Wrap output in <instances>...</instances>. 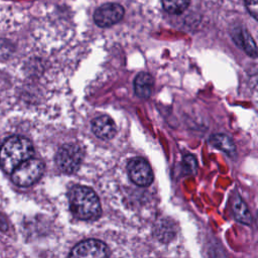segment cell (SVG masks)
Listing matches in <instances>:
<instances>
[{"mask_svg": "<svg viewBox=\"0 0 258 258\" xmlns=\"http://www.w3.org/2000/svg\"><path fill=\"white\" fill-rule=\"evenodd\" d=\"M83 156V149L78 144L67 143L58 149L55 155V162L62 172L71 174L79 169Z\"/></svg>", "mask_w": 258, "mask_h": 258, "instance_id": "4", "label": "cell"}, {"mask_svg": "<svg viewBox=\"0 0 258 258\" xmlns=\"http://www.w3.org/2000/svg\"><path fill=\"white\" fill-rule=\"evenodd\" d=\"M70 209L72 214L80 220L92 221L101 215V204L96 192L84 185H77L70 195Z\"/></svg>", "mask_w": 258, "mask_h": 258, "instance_id": "2", "label": "cell"}, {"mask_svg": "<svg viewBox=\"0 0 258 258\" xmlns=\"http://www.w3.org/2000/svg\"><path fill=\"white\" fill-rule=\"evenodd\" d=\"M92 131L100 139H111L116 134V126L113 119L109 116L103 115L97 117L92 122Z\"/></svg>", "mask_w": 258, "mask_h": 258, "instance_id": "8", "label": "cell"}, {"mask_svg": "<svg viewBox=\"0 0 258 258\" xmlns=\"http://www.w3.org/2000/svg\"><path fill=\"white\" fill-rule=\"evenodd\" d=\"M190 0H161L163 9L170 14H180L188 6Z\"/></svg>", "mask_w": 258, "mask_h": 258, "instance_id": "12", "label": "cell"}, {"mask_svg": "<svg viewBox=\"0 0 258 258\" xmlns=\"http://www.w3.org/2000/svg\"><path fill=\"white\" fill-rule=\"evenodd\" d=\"M233 213L235 218L239 222L246 225H250L252 223L251 214L248 211L247 206L239 196H236L233 201Z\"/></svg>", "mask_w": 258, "mask_h": 258, "instance_id": "10", "label": "cell"}, {"mask_svg": "<svg viewBox=\"0 0 258 258\" xmlns=\"http://www.w3.org/2000/svg\"><path fill=\"white\" fill-rule=\"evenodd\" d=\"M210 142L213 146L223 150L229 155H233L235 153L236 147L234 142L230 137L224 134H215L210 138Z\"/></svg>", "mask_w": 258, "mask_h": 258, "instance_id": "11", "label": "cell"}, {"mask_svg": "<svg viewBox=\"0 0 258 258\" xmlns=\"http://www.w3.org/2000/svg\"><path fill=\"white\" fill-rule=\"evenodd\" d=\"M130 179L137 185L148 186L153 181V172L150 164L142 157L132 158L127 166Z\"/></svg>", "mask_w": 258, "mask_h": 258, "instance_id": "6", "label": "cell"}, {"mask_svg": "<svg viewBox=\"0 0 258 258\" xmlns=\"http://www.w3.org/2000/svg\"><path fill=\"white\" fill-rule=\"evenodd\" d=\"M44 171V164L37 158H29L20 163L11 173L12 181L19 186H29L35 183Z\"/></svg>", "mask_w": 258, "mask_h": 258, "instance_id": "3", "label": "cell"}, {"mask_svg": "<svg viewBox=\"0 0 258 258\" xmlns=\"http://www.w3.org/2000/svg\"><path fill=\"white\" fill-rule=\"evenodd\" d=\"M258 1L257 0H245V6L248 12L254 19L258 18Z\"/></svg>", "mask_w": 258, "mask_h": 258, "instance_id": "13", "label": "cell"}, {"mask_svg": "<svg viewBox=\"0 0 258 258\" xmlns=\"http://www.w3.org/2000/svg\"><path fill=\"white\" fill-rule=\"evenodd\" d=\"M124 16V8L117 3H106L100 6L95 14V23L100 27H109L119 22Z\"/></svg>", "mask_w": 258, "mask_h": 258, "instance_id": "7", "label": "cell"}, {"mask_svg": "<svg viewBox=\"0 0 258 258\" xmlns=\"http://www.w3.org/2000/svg\"><path fill=\"white\" fill-rule=\"evenodd\" d=\"M69 258H109V249L104 242L89 239L78 243L72 249Z\"/></svg>", "mask_w": 258, "mask_h": 258, "instance_id": "5", "label": "cell"}, {"mask_svg": "<svg viewBox=\"0 0 258 258\" xmlns=\"http://www.w3.org/2000/svg\"><path fill=\"white\" fill-rule=\"evenodd\" d=\"M32 143L23 136H11L0 147V165L5 172L11 173L20 163L33 155Z\"/></svg>", "mask_w": 258, "mask_h": 258, "instance_id": "1", "label": "cell"}, {"mask_svg": "<svg viewBox=\"0 0 258 258\" xmlns=\"http://www.w3.org/2000/svg\"><path fill=\"white\" fill-rule=\"evenodd\" d=\"M153 78L150 74L145 72L139 73L134 80L135 94L141 99L149 98L153 90Z\"/></svg>", "mask_w": 258, "mask_h": 258, "instance_id": "9", "label": "cell"}]
</instances>
